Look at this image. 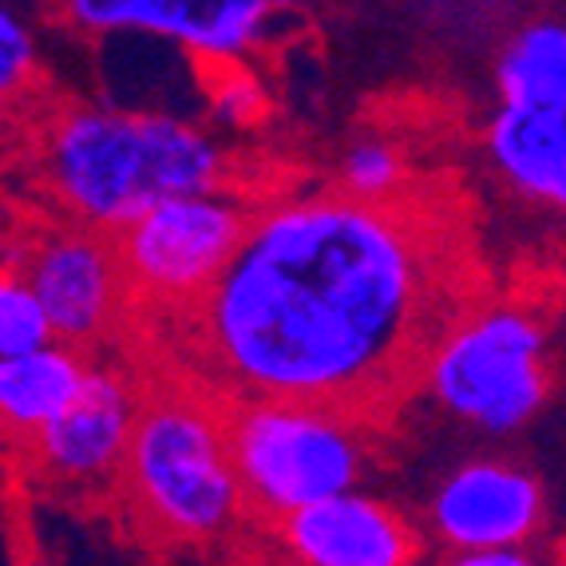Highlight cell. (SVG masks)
<instances>
[{"label":"cell","mask_w":566,"mask_h":566,"mask_svg":"<svg viewBox=\"0 0 566 566\" xmlns=\"http://www.w3.org/2000/svg\"><path fill=\"white\" fill-rule=\"evenodd\" d=\"M119 495L151 538L170 547L234 538L254 511L230 452L227 400L199 385L147 388Z\"/></svg>","instance_id":"obj_3"},{"label":"cell","mask_w":566,"mask_h":566,"mask_svg":"<svg viewBox=\"0 0 566 566\" xmlns=\"http://www.w3.org/2000/svg\"><path fill=\"white\" fill-rule=\"evenodd\" d=\"M368 416L317 400H234L227 405L230 452L258 520L360 488L368 472Z\"/></svg>","instance_id":"obj_6"},{"label":"cell","mask_w":566,"mask_h":566,"mask_svg":"<svg viewBox=\"0 0 566 566\" xmlns=\"http://www.w3.org/2000/svg\"><path fill=\"white\" fill-rule=\"evenodd\" d=\"M543 483L515 460L472 455L440 475L428 500V531L448 558L491 547H531L543 527Z\"/></svg>","instance_id":"obj_10"},{"label":"cell","mask_w":566,"mask_h":566,"mask_svg":"<svg viewBox=\"0 0 566 566\" xmlns=\"http://www.w3.org/2000/svg\"><path fill=\"white\" fill-rule=\"evenodd\" d=\"M87 373H92V360H84V349L67 345V340H52V345H40L20 357H0L4 432L24 444L80 397Z\"/></svg>","instance_id":"obj_14"},{"label":"cell","mask_w":566,"mask_h":566,"mask_svg":"<svg viewBox=\"0 0 566 566\" xmlns=\"http://www.w3.org/2000/svg\"><path fill=\"white\" fill-rule=\"evenodd\" d=\"M254 210L227 190L175 195L115 234L119 262L135 302L159 313L182 310L210 290L242 245Z\"/></svg>","instance_id":"obj_7"},{"label":"cell","mask_w":566,"mask_h":566,"mask_svg":"<svg viewBox=\"0 0 566 566\" xmlns=\"http://www.w3.org/2000/svg\"><path fill=\"white\" fill-rule=\"evenodd\" d=\"M230 163L202 119L115 104L56 107L32 135V179L56 214L119 234L175 195L227 187Z\"/></svg>","instance_id":"obj_2"},{"label":"cell","mask_w":566,"mask_h":566,"mask_svg":"<svg viewBox=\"0 0 566 566\" xmlns=\"http://www.w3.org/2000/svg\"><path fill=\"white\" fill-rule=\"evenodd\" d=\"M52 340H56V329H52L44 302L17 270H9L0 282V357H20Z\"/></svg>","instance_id":"obj_15"},{"label":"cell","mask_w":566,"mask_h":566,"mask_svg":"<svg viewBox=\"0 0 566 566\" xmlns=\"http://www.w3.org/2000/svg\"><path fill=\"white\" fill-rule=\"evenodd\" d=\"M432 230L397 202L317 190L250 214L179 322L190 385L218 400H317L373 416L455 317Z\"/></svg>","instance_id":"obj_1"},{"label":"cell","mask_w":566,"mask_h":566,"mask_svg":"<svg viewBox=\"0 0 566 566\" xmlns=\"http://www.w3.org/2000/svg\"><path fill=\"white\" fill-rule=\"evenodd\" d=\"M139 380L119 365H95L80 397L24 440V460L44 483L60 491H107L119 483L143 408Z\"/></svg>","instance_id":"obj_9"},{"label":"cell","mask_w":566,"mask_h":566,"mask_svg":"<svg viewBox=\"0 0 566 566\" xmlns=\"http://www.w3.org/2000/svg\"><path fill=\"white\" fill-rule=\"evenodd\" d=\"M277 12H302V9H310L313 0H270Z\"/></svg>","instance_id":"obj_20"},{"label":"cell","mask_w":566,"mask_h":566,"mask_svg":"<svg viewBox=\"0 0 566 566\" xmlns=\"http://www.w3.org/2000/svg\"><path fill=\"white\" fill-rule=\"evenodd\" d=\"M262 112V92L245 76L238 60L230 64H210V87H207V115L230 127H245Z\"/></svg>","instance_id":"obj_17"},{"label":"cell","mask_w":566,"mask_h":566,"mask_svg":"<svg viewBox=\"0 0 566 566\" xmlns=\"http://www.w3.org/2000/svg\"><path fill=\"white\" fill-rule=\"evenodd\" d=\"M36 72V32L12 4L0 9V92L4 99L29 84Z\"/></svg>","instance_id":"obj_18"},{"label":"cell","mask_w":566,"mask_h":566,"mask_svg":"<svg viewBox=\"0 0 566 566\" xmlns=\"http://www.w3.org/2000/svg\"><path fill=\"white\" fill-rule=\"evenodd\" d=\"M460 566H531L535 555L527 547H491V551H475V555H460L452 558Z\"/></svg>","instance_id":"obj_19"},{"label":"cell","mask_w":566,"mask_h":566,"mask_svg":"<svg viewBox=\"0 0 566 566\" xmlns=\"http://www.w3.org/2000/svg\"><path fill=\"white\" fill-rule=\"evenodd\" d=\"M60 12L84 36L119 29L159 32L207 64L245 60L282 17L270 0H60Z\"/></svg>","instance_id":"obj_11"},{"label":"cell","mask_w":566,"mask_h":566,"mask_svg":"<svg viewBox=\"0 0 566 566\" xmlns=\"http://www.w3.org/2000/svg\"><path fill=\"white\" fill-rule=\"evenodd\" d=\"M95 67L104 104L135 112H167L202 119L207 115L210 64L179 40L143 29L95 36Z\"/></svg>","instance_id":"obj_13"},{"label":"cell","mask_w":566,"mask_h":566,"mask_svg":"<svg viewBox=\"0 0 566 566\" xmlns=\"http://www.w3.org/2000/svg\"><path fill=\"white\" fill-rule=\"evenodd\" d=\"M340 190L360 195V199L392 202L405 187V155L388 139H357L349 143V151L340 155Z\"/></svg>","instance_id":"obj_16"},{"label":"cell","mask_w":566,"mask_h":566,"mask_svg":"<svg viewBox=\"0 0 566 566\" xmlns=\"http://www.w3.org/2000/svg\"><path fill=\"white\" fill-rule=\"evenodd\" d=\"M56 4H60V0H56Z\"/></svg>","instance_id":"obj_21"},{"label":"cell","mask_w":566,"mask_h":566,"mask_svg":"<svg viewBox=\"0 0 566 566\" xmlns=\"http://www.w3.org/2000/svg\"><path fill=\"white\" fill-rule=\"evenodd\" d=\"M480 151L507 199L566 234V20H531L500 48Z\"/></svg>","instance_id":"obj_4"},{"label":"cell","mask_w":566,"mask_h":566,"mask_svg":"<svg viewBox=\"0 0 566 566\" xmlns=\"http://www.w3.org/2000/svg\"><path fill=\"white\" fill-rule=\"evenodd\" d=\"M285 558L302 566H405L420 558V531L392 503L340 491L274 523Z\"/></svg>","instance_id":"obj_12"},{"label":"cell","mask_w":566,"mask_h":566,"mask_svg":"<svg viewBox=\"0 0 566 566\" xmlns=\"http://www.w3.org/2000/svg\"><path fill=\"white\" fill-rule=\"evenodd\" d=\"M9 270L36 290L56 340L76 349L99 345L119 322L123 302L132 297L115 234L64 214L17 234V245H9Z\"/></svg>","instance_id":"obj_8"},{"label":"cell","mask_w":566,"mask_h":566,"mask_svg":"<svg viewBox=\"0 0 566 566\" xmlns=\"http://www.w3.org/2000/svg\"><path fill=\"white\" fill-rule=\"evenodd\" d=\"M420 380L448 420L491 440L515 436L551 397L547 329L511 302L468 310L432 340Z\"/></svg>","instance_id":"obj_5"}]
</instances>
